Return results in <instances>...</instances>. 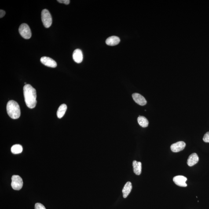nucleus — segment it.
Returning a JSON list of instances; mask_svg holds the SVG:
<instances>
[{"label": "nucleus", "mask_w": 209, "mask_h": 209, "mask_svg": "<svg viewBox=\"0 0 209 209\" xmlns=\"http://www.w3.org/2000/svg\"><path fill=\"white\" fill-rule=\"evenodd\" d=\"M41 18L44 26L49 28L52 25V18L50 12L47 9L43 10L41 14Z\"/></svg>", "instance_id": "obj_3"}, {"label": "nucleus", "mask_w": 209, "mask_h": 209, "mask_svg": "<svg viewBox=\"0 0 209 209\" xmlns=\"http://www.w3.org/2000/svg\"><path fill=\"white\" fill-rule=\"evenodd\" d=\"M173 181L178 186L185 187L187 186L186 181L187 178L182 175H177L173 178Z\"/></svg>", "instance_id": "obj_8"}, {"label": "nucleus", "mask_w": 209, "mask_h": 209, "mask_svg": "<svg viewBox=\"0 0 209 209\" xmlns=\"http://www.w3.org/2000/svg\"><path fill=\"white\" fill-rule=\"evenodd\" d=\"M132 97L135 102L141 106L145 105L147 101L145 98L141 95L137 93H134L132 95Z\"/></svg>", "instance_id": "obj_9"}, {"label": "nucleus", "mask_w": 209, "mask_h": 209, "mask_svg": "<svg viewBox=\"0 0 209 209\" xmlns=\"http://www.w3.org/2000/svg\"><path fill=\"white\" fill-rule=\"evenodd\" d=\"M5 11L1 9V10H0V18H1L5 16Z\"/></svg>", "instance_id": "obj_21"}, {"label": "nucleus", "mask_w": 209, "mask_h": 209, "mask_svg": "<svg viewBox=\"0 0 209 209\" xmlns=\"http://www.w3.org/2000/svg\"><path fill=\"white\" fill-rule=\"evenodd\" d=\"M7 111L8 115L12 119H18L21 115L20 106L16 101L10 100L7 104Z\"/></svg>", "instance_id": "obj_2"}, {"label": "nucleus", "mask_w": 209, "mask_h": 209, "mask_svg": "<svg viewBox=\"0 0 209 209\" xmlns=\"http://www.w3.org/2000/svg\"><path fill=\"white\" fill-rule=\"evenodd\" d=\"M72 57L76 63H82L83 60V55L82 51L79 49H76L73 53Z\"/></svg>", "instance_id": "obj_10"}, {"label": "nucleus", "mask_w": 209, "mask_h": 209, "mask_svg": "<svg viewBox=\"0 0 209 209\" xmlns=\"http://www.w3.org/2000/svg\"><path fill=\"white\" fill-rule=\"evenodd\" d=\"M133 166L135 174L137 175H140L142 171V163L141 162L134 160L133 162Z\"/></svg>", "instance_id": "obj_14"}, {"label": "nucleus", "mask_w": 209, "mask_h": 209, "mask_svg": "<svg viewBox=\"0 0 209 209\" xmlns=\"http://www.w3.org/2000/svg\"><path fill=\"white\" fill-rule=\"evenodd\" d=\"M35 209H46L44 206L40 203H37L35 204Z\"/></svg>", "instance_id": "obj_19"}, {"label": "nucleus", "mask_w": 209, "mask_h": 209, "mask_svg": "<svg viewBox=\"0 0 209 209\" xmlns=\"http://www.w3.org/2000/svg\"><path fill=\"white\" fill-rule=\"evenodd\" d=\"M41 62L47 66L55 68L57 66L56 62L50 57H43L40 59Z\"/></svg>", "instance_id": "obj_6"}, {"label": "nucleus", "mask_w": 209, "mask_h": 209, "mask_svg": "<svg viewBox=\"0 0 209 209\" xmlns=\"http://www.w3.org/2000/svg\"><path fill=\"white\" fill-rule=\"evenodd\" d=\"M23 151V147L20 144H15L11 148V152L14 154L21 153Z\"/></svg>", "instance_id": "obj_17"}, {"label": "nucleus", "mask_w": 209, "mask_h": 209, "mask_svg": "<svg viewBox=\"0 0 209 209\" xmlns=\"http://www.w3.org/2000/svg\"><path fill=\"white\" fill-rule=\"evenodd\" d=\"M132 185L131 183L128 182L126 184L122 189V192L123 194L124 198H126L130 194L132 189Z\"/></svg>", "instance_id": "obj_13"}, {"label": "nucleus", "mask_w": 209, "mask_h": 209, "mask_svg": "<svg viewBox=\"0 0 209 209\" xmlns=\"http://www.w3.org/2000/svg\"><path fill=\"white\" fill-rule=\"evenodd\" d=\"M137 122L140 126L143 127H148L149 122L146 118L144 116H140L137 118Z\"/></svg>", "instance_id": "obj_16"}, {"label": "nucleus", "mask_w": 209, "mask_h": 209, "mask_svg": "<svg viewBox=\"0 0 209 209\" xmlns=\"http://www.w3.org/2000/svg\"><path fill=\"white\" fill-rule=\"evenodd\" d=\"M20 34L23 38L29 39L31 37V32L30 27L26 23H23L20 26L19 28Z\"/></svg>", "instance_id": "obj_4"}, {"label": "nucleus", "mask_w": 209, "mask_h": 209, "mask_svg": "<svg viewBox=\"0 0 209 209\" xmlns=\"http://www.w3.org/2000/svg\"><path fill=\"white\" fill-rule=\"evenodd\" d=\"M67 109V105L65 104H63L60 106L57 111V117L59 119L62 118L65 114Z\"/></svg>", "instance_id": "obj_15"}, {"label": "nucleus", "mask_w": 209, "mask_h": 209, "mask_svg": "<svg viewBox=\"0 0 209 209\" xmlns=\"http://www.w3.org/2000/svg\"><path fill=\"white\" fill-rule=\"evenodd\" d=\"M120 42V39L119 37L115 36L110 37L107 38L106 40V43L109 46H115L117 45Z\"/></svg>", "instance_id": "obj_12"}, {"label": "nucleus", "mask_w": 209, "mask_h": 209, "mask_svg": "<svg viewBox=\"0 0 209 209\" xmlns=\"http://www.w3.org/2000/svg\"><path fill=\"white\" fill-rule=\"evenodd\" d=\"M57 2L60 3H64L66 5H68L70 3V1L69 0H58Z\"/></svg>", "instance_id": "obj_20"}, {"label": "nucleus", "mask_w": 209, "mask_h": 209, "mask_svg": "<svg viewBox=\"0 0 209 209\" xmlns=\"http://www.w3.org/2000/svg\"><path fill=\"white\" fill-rule=\"evenodd\" d=\"M186 144L184 141H178L174 144H172L170 148L173 152H178L182 151L185 148Z\"/></svg>", "instance_id": "obj_7"}, {"label": "nucleus", "mask_w": 209, "mask_h": 209, "mask_svg": "<svg viewBox=\"0 0 209 209\" xmlns=\"http://www.w3.org/2000/svg\"><path fill=\"white\" fill-rule=\"evenodd\" d=\"M23 181L19 175H14L12 177L11 186L15 190H20L22 188Z\"/></svg>", "instance_id": "obj_5"}, {"label": "nucleus", "mask_w": 209, "mask_h": 209, "mask_svg": "<svg viewBox=\"0 0 209 209\" xmlns=\"http://www.w3.org/2000/svg\"><path fill=\"white\" fill-rule=\"evenodd\" d=\"M23 93L27 106L30 108H35L37 103L35 89L30 85H26L23 87Z\"/></svg>", "instance_id": "obj_1"}, {"label": "nucleus", "mask_w": 209, "mask_h": 209, "mask_svg": "<svg viewBox=\"0 0 209 209\" xmlns=\"http://www.w3.org/2000/svg\"><path fill=\"white\" fill-rule=\"evenodd\" d=\"M199 157L196 153L191 154L188 158L187 161V164L190 167H192L196 164L199 161Z\"/></svg>", "instance_id": "obj_11"}, {"label": "nucleus", "mask_w": 209, "mask_h": 209, "mask_svg": "<svg viewBox=\"0 0 209 209\" xmlns=\"http://www.w3.org/2000/svg\"><path fill=\"white\" fill-rule=\"evenodd\" d=\"M203 140L206 143H209V131L207 132L203 137Z\"/></svg>", "instance_id": "obj_18"}]
</instances>
